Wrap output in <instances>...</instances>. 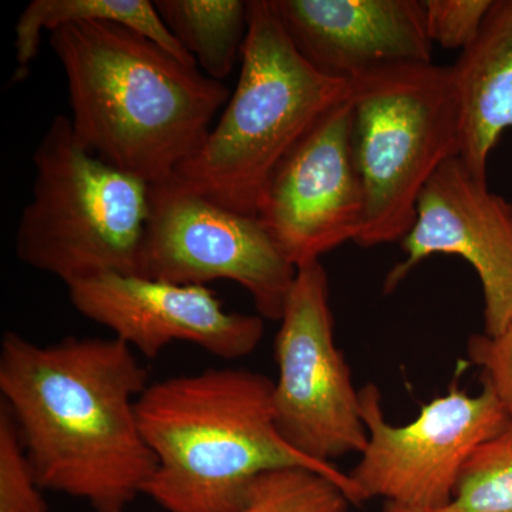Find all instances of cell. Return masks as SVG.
Segmentation results:
<instances>
[{
  "instance_id": "cell-13",
  "label": "cell",
  "mask_w": 512,
  "mask_h": 512,
  "mask_svg": "<svg viewBox=\"0 0 512 512\" xmlns=\"http://www.w3.org/2000/svg\"><path fill=\"white\" fill-rule=\"evenodd\" d=\"M299 55L313 69L352 83L406 63H431L423 0H274Z\"/></svg>"
},
{
  "instance_id": "cell-11",
  "label": "cell",
  "mask_w": 512,
  "mask_h": 512,
  "mask_svg": "<svg viewBox=\"0 0 512 512\" xmlns=\"http://www.w3.org/2000/svg\"><path fill=\"white\" fill-rule=\"evenodd\" d=\"M404 259L386 276L394 291L424 259L456 255L480 278L484 333L497 336L512 319V204L478 180L460 157L446 161L417 201L416 218L402 241Z\"/></svg>"
},
{
  "instance_id": "cell-1",
  "label": "cell",
  "mask_w": 512,
  "mask_h": 512,
  "mask_svg": "<svg viewBox=\"0 0 512 512\" xmlns=\"http://www.w3.org/2000/svg\"><path fill=\"white\" fill-rule=\"evenodd\" d=\"M148 384L136 352L116 338H2V404L40 487L96 512H126L156 471L137 417Z\"/></svg>"
},
{
  "instance_id": "cell-12",
  "label": "cell",
  "mask_w": 512,
  "mask_h": 512,
  "mask_svg": "<svg viewBox=\"0 0 512 512\" xmlns=\"http://www.w3.org/2000/svg\"><path fill=\"white\" fill-rule=\"evenodd\" d=\"M67 291L84 318L148 359H156L171 343L185 342L237 360L254 353L264 336L261 316L227 311L208 286L103 274L67 286Z\"/></svg>"
},
{
  "instance_id": "cell-2",
  "label": "cell",
  "mask_w": 512,
  "mask_h": 512,
  "mask_svg": "<svg viewBox=\"0 0 512 512\" xmlns=\"http://www.w3.org/2000/svg\"><path fill=\"white\" fill-rule=\"evenodd\" d=\"M69 89L70 123L101 160L160 184L201 147L229 90L117 23L90 20L49 33Z\"/></svg>"
},
{
  "instance_id": "cell-9",
  "label": "cell",
  "mask_w": 512,
  "mask_h": 512,
  "mask_svg": "<svg viewBox=\"0 0 512 512\" xmlns=\"http://www.w3.org/2000/svg\"><path fill=\"white\" fill-rule=\"evenodd\" d=\"M296 272L255 215L228 210L174 178L151 185L138 276L180 285L235 282L262 319L279 322Z\"/></svg>"
},
{
  "instance_id": "cell-16",
  "label": "cell",
  "mask_w": 512,
  "mask_h": 512,
  "mask_svg": "<svg viewBox=\"0 0 512 512\" xmlns=\"http://www.w3.org/2000/svg\"><path fill=\"white\" fill-rule=\"evenodd\" d=\"M158 15L205 76L222 83L242 55L249 0H154Z\"/></svg>"
},
{
  "instance_id": "cell-17",
  "label": "cell",
  "mask_w": 512,
  "mask_h": 512,
  "mask_svg": "<svg viewBox=\"0 0 512 512\" xmlns=\"http://www.w3.org/2000/svg\"><path fill=\"white\" fill-rule=\"evenodd\" d=\"M352 504L329 477L309 468L288 467L259 474L238 512H349Z\"/></svg>"
},
{
  "instance_id": "cell-4",
  "label": "cell",
  "mask_w": 512,
  "mask_h": 512,
  "mask_svg": "<svg viewBox=\"0 0 512 512\" xmlns=\"http://www.w3.org/2000/svg\"><path fill=\"white\" fill-rule=\"evenodd\" d=\"M349 94L350 83L319 73L299 55L274 0H249L235 92L173 178L228 210L255 215L275 168Z\"/></svg>"
},
{
  "instance_id": "cell-7",
  "label": "cell",
  "mask_w": 512,
  "mask_h": 512,
  "mask_svg": "<svg viewBox=\"0 0 512 512\" xmlns=\"http://www.w3.org/2000/svg\"><path fill=\"white\" fill-rule=\"evenodd\" d=\"M359 402L369 440L349 477L360 504L383 498L413 510H443L453 500L473 451L510 426L503 404L487 383L477 396L450 387L424 404L406 426H392L384 419L376 384L359 390Z\"/></svg>"
},
{
  "instance_id": "cell-22",
  "label": "cell",
  "mask_w": 512,
  "mask_h": 512,
  "mask_svg": "<svg viewBox=\"0 0 512 512\" xmlns=\"http://www.w3.org/2000/svg\"><path fill=\"white\" fill-rule=\"evenodd\" d=\"M383 512H441V511H419L413 508L403 507V505L386 503Z\"/></svg>"
},
{
  "instance_id": "cell-10",
  "label": "cell",
  "mask_w": 512,
  "mask_h": 512,
  "mask_svg": "<svg viewBox=\"0 0 512 512\" xmlns=\"http://www.w3.org/2000/svg\"><path fill=\"white\" fill-rule=\"evenodd\" d=\"M349 99L329 111L275 168L255 217L296 269L356 242L365 192L353 151Z\"/></svg>"
},
{
  "instance_id": "cell-20",
  "label": "cell",
  "mask_w": 512,
  "mask_h": 512,
  "mask_svg": "<svg viewBox=\"0 0 512 512\" xmlns=\"http://www.w3.org/2000/svg\"><path fill=\"white\" fill-rule=\"evenodd\" d=\"M491 5L493 0H423L431 43L463 52L476 40Z\"/></svg>"
},
{
  "instance_id": "cell-21",
  "label": "cell",
  "mask_w": 512,
  "mask_h": 512,
  "mask_svg": "<svg viewBox=\"0 0 512 512\" xmlns=\"http://www.w3.org/2000/svg\"><path fill=\"white\" fill-rule=\"evenodd\" d=\"M468 357L484 373V383L494 390L512 426V319L497 336L477 333L468 339Z\"/></svg>"
},
{
  "instance_id": "cell-14",
  "label": "cell",
  "mask_w": 512,
  "mask_h": 512,
  "mask_svg": "<svg viewBox=\"0 0 512 512\" xmlns=\"http://www.w3.org/2000/svg\"><path fill=\"white\" fill-rule=\"evenodd\" d=\"M450 72L460 109L458 157L487 181L491 151L512 128V0H493L476 40Z\"/></svg>"
},
{
  "instance_id": "cell-3",
  "label": "cell",
  "mask_w": 512,
  "mask_h": 512,
  "mask_svg": "<svg viewBox=\"0 0 512 512\" xmlns=\"http://www.w3.org/2000/svg\"><path fill=\"white\" fill-rule=\"evenodd\" d=\"M137 417L156 458L144 495L165 512H238L259 474L288 467L318 471L360 504L349 474L282 439L274 382L262 373L218 367L150 383Z\"/></svg>"
},
{
  "instance_id": "cell-15",
  "label": "cell",
  "mask_w": 512,
  "mask_h": 512,
  "mask_svg": "<svg viewBox=\"0 0 512 512\" xmlns=\"http://www.w3.org/2000/svg\"><path fill=\"white\" fill-rule=\"evenodd\" d=\"M90 20L126 26L150 37L183 62L195 64L171 35L150 0H32L20 13L15 26L16 70L13 82L19 83L28 77L30 66L39 53L43 32L50 33L63 26Z\"/></svg>"
},
{
  "instance_id": "cell-8",
  "label": "cell",
  "mask_w": 512,
  "mask_h": 512,
  "mask_svg": "<svg viewBox=\"0 0 512 512\" xmlns=\"http://www.w3.org/2000/svg\"><path fill=\"white\" fill-rule=\"evenodd\" d=\"M279 322L276 430L288 446L319 463L362 454L369 434L360 416L359 390L333 338L329 278L322 262L298 268Z\"/></svg>"
},
{
  "instance_id": "cell-5",
  "label": "cell",
  "mask_w": 512,
  "mask_h": 512,
  "mask_svg": "<svg viewBox=\"0 0 512 512\" xmlns=\"http://www.w3.org/2000/svg\"><path fill=\"white\" fill-rule=\"evenodd\" d=\"M32 198L15 234L20 262L66 286L103 274H140L151 185L93 154L67 116L33 153Z\"/></svg>"
},
{
  "instance_id": "cell-18",
  "label": "cell",
  "mask_w": 512,
  "mask_h": 512,
  "mask_svg": "<svg viewBox=\"0 0 512 512\" xmlns=\"http://www.w3.org/2000/svg\"><path fill=\"white\" fill-rule=\"evenodd\" d=\"M441 512H512V426L473 451Z\"/></svg>"
},
{
  "instance_id": "cell-6",
  "label": "cell",
  "mask_w": 512,
  "mask_h": 512,
  "mask_svg": "<svg viewBox=\"0 0 512 512\" xmlns=\"http://www.w3.org/2000/svg\"><path fill=\"white\" fill-rule=\"evenodd\" d=\"M353 151L365 192L356 244L402 241L421 191L460 154V109L450 66L406 63L350 83Z\"/></svg>"
},
{
  "instance_id": "cell-19",
  "label": "cell",
  "mask_w": 512,
  "mask_h": 512,
  "mask_svg": "<svg viewBox=\"0 0 512 512\" xmlns=\"http://www.w3.org/2000/svg\"><path fill=\"white\" fill-rule=\"evenodd\" d=\"M18 427L0 404V512H49Z\"/></svg>"
}]
</instances>
